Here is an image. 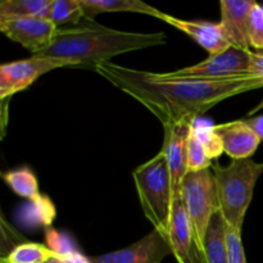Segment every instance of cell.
<instances>
[{"label": "cell", "instance_id": "cell-18", "mask_svg": "<svg viewBox=\"0 0 263 263\" xmlns=\"http://www.w3.org/2000/svg\"><path fill=\"white\" fill-rule=\"evenodd\" d=\"M58 254L40 243L26 241L15 246L9 253L3 257L0 263H48Z\"/></svg>", "mask_w": 263, "mask_h": 263}, {"label": "cell", "instance_id": "cell-17", "mask_svg": "<svg viewBox=\"0 0 263 263\" xmlns=\"http://www.w3.org/2000/svg\"><path fill=\"white\" fill-rule=\"evenodd\" d=\"M43 18L59 27L62 25H79L86 20L81 0H51Z\"/></svg>", "mask_w": 263, "mask_h": 263}, {"label": "cell", "instance_id": "cell-29", "mask_svg": "<svg viewBox=\"0 0 263 263\" xmlns=\"http://www.w3.org/2000/svg\"><path fill=\"white\" fill-rule=\"evenodd\" d=\"M262 108H263V99H262L261 104H259V105H257V107H256V108H254V109H252V110H251V112H249V115H251V116H253V115H254V113L259 112V110H261V109H262Z\"/></svg>", "mask_w": 263, "mask_h": 263}, {"label": "cell", "instance_id": "cell-1", "mask_svg": "<svg viewBox=\"0 0 263 263\" xmlns=\"http://www.w3.org/2000/svg\"><path fill=\"white\" fill-rule=\"evenodd\" d=\"M95 72L145 107L163 127L194 122L222 100L263 87L262 80L253 74L221 80L166 79L112 62L97 66Z\"/></svg>", "mask_w": 263, "mask_h": 263}, {"label": "cell", "instance_id": "cell-5", "mask_svg": "<svg viewBox=\"0 0 263 263\" xmlns=\"http://www.w3.org/2000/svg\"><path fill=\"white\" fill-rule=\"evenodd\" d=\"M181 197L190 222L203 246L208 223L218 210L215 179L211 168L187 172L181 185Z\"/></svg>", "mask_w": 263, "mask_h": 263}, {"label": "cell", "instance_id": "cell-28", "mask_svg": "<svg viewBox=\"0 0 263 263\" xmlns=\"http://www.w3.org/2000/svg\"><path fill=\"white\" fill-rule=\"evenodd\" d=\"M247 122V125L258 135V138L263 141V115L261 116H253L249 118H243Z\"/></svg>", "mask_w": 263, "mask_h": 263}, {"label": "cell", "instance_id": "cell-11", "mask_svg": "<svg viewBox=\"0 0 263 263\" xmlns=\"http://www.w3.org/2000/svg\"><path fill=\"white\" fill-rule=\"evenodd\" d=\"M171 254L168 244L157 230H153L136 243L120 249L94 257L92 263H161Z\"/></svg>", "mask_w": 263, "mask_h": 263}, {"label": "cell", "instance_id": "cell-10", "mask_svg": "<svg viewBox=\"0 0 263 263\" xmlns=\"http://www.w3.org/2000/svg\"><path fill=\"white\" fill-rule=\"evenodd\" d=\"M192 123L180 122L163 127V145L161 152L168 164L174 200L181 198V185L187 174V138Z\"/></svg>", "mask_w": 263, "mask_h": 263}, {"label": "cell", "instance_id": "cell-3", "mask_svg": "<svg viewBox=\"0 0 263 263\" xmlns=\"http://www.w3.org/2000/svg\"><path fill=\"white\" fill-rule=\"evenodd\" d=\"M211 171L215 179L218 210L228 225L241 231L247 211L253 199L254 187L263 175V162L239 159L226 167L216 162Z\"/></svg>", "mask_w": 263, "mask_h": 263}, {"label": "cell", "instance_id": "cell-27", "mask_svg": "<svg viewBox=\"0 0 263 263\" xmlns=\"http://www.w3.org/2000/svg\"><path fill=\"white\" fill-rule=\"evenodd\" d=\"M58 258L61 259L62 263H92L91 259L80 253L79 251H73L71 253L64 254V256H59Z\"/></svg>", "mask_w": 263, "mask_h": 263}, {"label": "cell", "instance_id": "cell-30", "mask_svg": "<svg viewBox=\"0 0 263 263\" xmlns=\"http://www.w3.org/2000/svg\"><path fill=\"white\" fill-rule=\"evenodd\" d=\"M48 263H62V261H61V259L58 258V257H57V258H53V259H50V261H49Z\"/></svg>", "mask_w": 263, "mask_h": 263}, {"label": "cell", "instance_id": "cell-6", "mask_svg": "<svg viewBox=\"0 0 263 263\" xmlns=\"http://www.w3.org/2000/svg\"><path fill=\"white\" fill-rule=\"evenodd\" d=\"M251 69V50L230 46L220 54L210 55L205 61L194 66L172 72H162L166 79L179 80H221L244 76Z\"/></svg>", "mask_w": 263, "mask_h": 263}, {"label": "cell", "instance_id": "cell-16", "mask_svg": "<svg viewBox=\"0 0 263 263\" xmlns=\"http://www.w3.org/2000/svg\"><path fill=\"white\" fill-rule=\"evenodd\" d=\"M205 256L208 263H229L226 246V221L220 210L213 213L204 235Z\"/></svg>", "mask_w": 263, "mask_h": 263}, {"label": "cell", "instance_id": "cell-25", "mask_svg": "<svg viewBox=\"0 0 263 263\" xmlns=\"http://www.w3.org/2000/svg\"><path fill=\"white\" fill-rule=\"evenodd\" d=\"M45 240H46V247L49 249L54 252V253L59 256H64L67 253H71V252L77 251L73 247V243L71 241V239L68 236L63 235L59 231H57L55 229L46 228L45 229Z\"/></svg>", "mask_w": 263, "mask_h": 263}, {"label": "cell", "instance_id": "cell-23", "mask_svg": "<svg viewBox=\"0 0 263 263\" xmlns=\"http://www.w3.org/2000/svg\"><path fill=\"white\" fill-rule=\"evenodd\" d=\"M248 39L251 48L263 49V4L253 5L248 20Z\"/></svg>", "mask_w": 263, "mask_h": 263}, {"label": "cell", "instance_id": "cell-7", "mask_svg": "<svg viewBox=\"0 0 263 263\" xmlns=\"http://www.w3.org/2000/svg\"><path fill=\"white\" fill-rule=\"evenodd\" d=\"M162 236L177 263H208L204 248L190 222L182 197L174 202L168 229Z\"/></svg>", "mask_w": 263, "mask_h": 263}, {"label": "cell", "instance_id": "cell-8", "mask_svg": "<svg viewBox=\"0 0 263 263\" xmlns=\"http://www.w3.org/2000/svg\"><path fill=\"white\" fill-rule=\"evenodd\" d=\"M69 67L64 61L32 55L28 59L9 62L0 67V98H10L27 89L39 77L54 69Z\"/></svg>", "mask_w": 263, "mask_h": 263}, {"label": "cell", "instance_id": "cell-2", "mask_svg": "<svg viewBox=\"0 0 263 263\" xmlns=\"http://www.w3.org/2000/svg\"><path fill=\"white\" fill-rule=\"evenodd\" d=\"M163 32H128L113 30L94 22L71 28H58L50 45L35 54L41 58L64 61L69 67L95 71L113 57L166 44Z\"/></svg>", "mask_w": 263, "mask_h": 263}, {"label": "cell", "instance_id": "cell-9", "mask_svg": "<svg viewBox=\"0 0 263 263\" xmlns=\"http://www.w3.org/2000/svg\"><path fill=\"white\" fill-rule=\"evenodd\" d=\"M0 30L32 55L48 48L58 32V27L43 17L0 18Z\"/></svg>", "mask_w": 263, "mask_h": 263}, {"label": "cell", "instance_id": "cell-12", "mask_svg": "<svg viewBox=\"0 0 263 263\" xmlns=\"http://www.w3.org/2000/svg\"><path fill=\"white\" fill-rule=\"evenodd\" d=\"M156 18L186 33L195 43L199 44L203 49H205L210 53V55L222 53L231 46L230 43L223 36L220 22L216 23L210 22V21L181 20V18L172 17L170 14H164L162 10Z\"/></svg>", "mask_w": 263, "mask_h": 263}, {"label": "cell", "instance_id": "cell-19", "mask_svg": "<svg viewBox=\"0 0 263 263\" xmlns=\"http://www.w3.org/2000/svg\"><path fill=\"white\" fill-rule=\"evenodd\" d=\"M5 184L13 190V193L28 199L30 202L39 199L41 197L40 190H39L37 180L35 175L28 167H22V168L12 170L3 175Z\"/></svg>", "mask_w": 263, "mask_h": 263}, {"label": "cell", "instance_id": "cell-21", "mask_svg": "<svg viewBox=\"0 0 263 263\" xmlns=\"http://www.w3.org/2000/svg\"><path fill=\"white\" fill-rule=\"evenodd\" d=\"M192 130L212 161L225 153L222 139L216 131L215 125H207V123L195 120L192 123Z\"/></svg>", "mask_w": 263, "mask_h": 263}, {"label": "cell", "instance_id": "cell-26", "mask_svg": "<svg viewBox=\"0 0 263 263\" xmlns=\"http://www.w3.org/2000/svg\"><path fill=\"white\" fill-rule=\"evenodd\" d=\"M249 73L257 76L263 81V53L251 51V69Z\"/></svg>", "mask_w": 263, "mask_h": 263}, {"label": "cell", "instance_id": "cell-22", "mask_svg": "<svg viewBox=\"0 0 263 263\" xmlns=\"http://www.w3.org/2000/svg\"><path fill=\"white\" fill-rule=\"evenodd\" d=\"M213 164L212 159L208 157L207 152L199 143L195 134L190 128L187 138V172H198L211 168Z\"/></svg>", "mask_w": 263, "mask_h": 263}, {"label": "cell", "instance_id": "cell-15", "mask_svg": "<svg viewBox=\"0 0 263 263\" xmlns=\"http://www.w3.org/2000/svg\"><path fill=\"white\" fill-rule=\"evenodd\" d=\"M81 4L85 10V17L89 22L94 21L100 13L130 12L157 17L161 12L140 0H81Z\"/></svg>", "mask_w": 263, "mask_h": 263}, {"label": "cell", "instance_id": "cell-24", "mask_svg": "<svg viewBox=\"0 0 263 263\" xmlns=\"http://www.w3.org/2000/svg\"><path fill=\"white\" fill-rule=\"evenodd\" d=\"M226 246H228L229 263H247L243 241H241V231L231 228L228 223H226Z\"/></svg>", "mask_w": 263, "mask_h": 263}, {"label": "cell", "instance_id": "cell-20", "mask_svg": "<svg viewBox=\"0 0 263 263\" xmlns=\"http://www.w3.org/2000/svg\"><path fill=\"white\" fill-rule=\"evenodd\" d=\"M51 0H4L0 4V18L44 17Z\"/></svg>", "mask_w": 263, "mask_h": 263}, {"label": "cell", "instance_id": "cell-13", "mask_svg": "<svg viewBox=\"0 0 263 263\" xmlns=\"http://www.w3.org/2000/svg\"><path fill=\"white\" fill-rule=\"evenodd\" d=\"M254 0H221V21L223 36L231 46L251 50L248 39V20Z\"/></svg>", "mask_w": 263, "mask_h": 263}, {"label": "cell", "instance_id": "cell-4", "mask_svg": "<svg viewBox=\"0 0 263 263\" xmlns=\"http://www.w3.org/2000/svg\"><path fill=\"white\" fill-rule=\"evenodd\" d=\"M133 179L144 216L153 225V230L162 235L168 229L175 202L164 154L159 152L153 158L140 164L133 172Z\"/></svg>", "mask_w": 263, "mask_h": 263}, {"label": "cell", "instance_id": "cell-14", "mask_svg": "<svg viewBox=\"0 0 263 263\" xmlns=\"http://www.w3.org/2000/svg\"><path fill=\"white\" fill-rule=\"evenodd\" d=\"M215 127L222 139L223 151L233 161L251 159L261 144V139L244 120L220 123Z\"/></svg>", "mask_w": 263, "mask_h": 263}]
</instances>
